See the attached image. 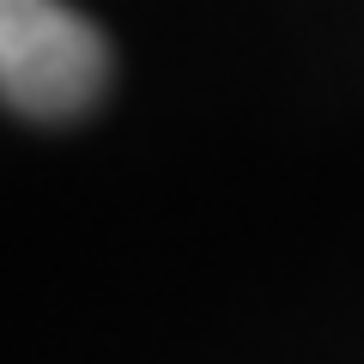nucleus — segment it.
<instances>
[{
    "label": "nucleus",
    "mask_w": 364,
    "mask_h": 364,
    "mask_svg": "<svg viewBox=\"0 0 364 364\" xmlns=\"http://www.w3.org/2000/svg\"><path fill=\"white\" fill-rule=\"evenodd\" d=\"M109 49L61 0H0V104L31 122H67L97 104Z\"/></svg>",
    "instance_id": "nucleus-1"
}]
</instances>
